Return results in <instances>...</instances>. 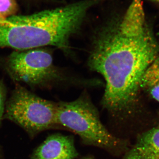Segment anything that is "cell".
I'll list each match as a JSON object with an SVG mask.
<instances>
[{
	"label": "cell",
	"mask_w": 159,
	"mask_h": 159,
	"mask_svg": "<svg viewBox=\"0 0 159 159\" xmlns=\"http://www.w3.org/2000/svg\"><path fill=\"white\" fill-rule=\"evenodd\" d=\"M159 55V39L146 22L141 1L132 0L123 16L95 34L89 65L105 80L101 104L118 127L130 125L142 113V77Z\"/></svg>",
	"instance_id": "1"
},
{
	"label": "cell",
	"mask_w": 159,
	"mask_h": 159,
	"mask_svg": "<svg viewBox=\"0 0 159 159\" xmlns=\"http://www.w3.org/2000/svg\"><path fill=\"white\" fill-rule=\"evenodd\" d=\"M91 5L87 0L28 15L8 18L0 26V48L14 51L54 46L65 53L70 51L71 37L78 32Z\"/></svg>",
	"instance_id": "2"
},
{
	"label": "cell",
	"mask_w": 159,
	"mask_h": 159,
	"mask_svg": "<svg viewBox=\"0 0 159 159\" xmlns=\"http://www.w3.org/2000/svg\"><path fill=\"white\" fill-rule=\"evenodd\" d=\"M56 125L77 134L84 145L114 156H123L130 146L127 139L115 135L103 125L97 107L85 94L70 102H57Z\"/></svg>",
	"instance_id": "3"
},
{
	"label": "cell",
	"mask_w": 159,
	"mask_h": 159,
	"mask_svg": "<svg viewBox=\"0 0 159 159\" xmlns=\"http://www.w3.org/2000/svg\"><path fill=\"white\" fill-rule=\"evenodd\" d=\"M57 102L43 99L17 84L7 100L4 119L23 129L33 139L43 131L56 128Z\"/></svg>",
	"instance_id": "4"
},
{
	"label": "cell",
	"mask_w": 159,
	"mask_h": 159,
	"mask_svg": "<svg viewBox=\"0 0 159 159\" xmlns=\"http://www.w3.org/2000/svg\"><path fill=\"white\" fill-rule=\"evenodd\" d=\"M2 64L13 81L32 88L49 87L61 78L52 52L46 47L14 51L4 58Z\"/></svg>",
	"instance_id": "5"
},
{
	"label": "cell",
	"mask_w": 159,
	"mask_h": 159,
	"mask_svg": "<svg viewBox=\"0 0 159 159\" xmlns=\"http://www.w3.org/2000/svg\"><path fill=\"white\" fill-rule=\"evenodd\" d=\"M78 155L73 136L55 133L34 149L30 159H75Z\"/></svg>",
	"instance_id": "6"
},
{
	"label": "cell",
	"mask_w": 159,
	"mask_h": 159,
	"mask_svg": "<svg viewBox=\"0 0 159 159\" xmlns=\"http://www.w3.org/2000/svg\"><path fill=\"white\" fill-rule=\"evenodd\" d=\"M122 159H159V127L140 134Z\"/></svg>",
	"instance_id": "7"
},
{
	"label": "cell",
	"mask_w": 159,
	"mask_h": 159,
	"mask_svg": "<svg viewBox=\"0 0 159 159\" xmlns=\"http://www.w3.org/2000/svg\"><path fill=\"white\" fill-rule=\"evenodd\" d=\"M141 89L159 102V55L145 70L141 81Z\"/></svg>",
	"instance_id": "8"
},
{
	"label": "cell",
	"mask_w": 159,
	"mask_h": 159,
	"mask_svg": "<svg viewBox=\"0 0 159 159\" xmlns=\"http://www.w3.org/2000/svg\"><path fill=\"white\" fill-rule=\"evenodd\" d=\"M19 6L16 0H0V15L8 18L17 15Z\"/></svg>",
	"instance_id": "9"
},
{
	"label": "cell",
	"mask_w": 159,
	"mask_h": 159,
	"mask_svg": "<svg viewBox=\"0 0 159 159\" xmlns=\"http://www.w3.org/2000/svg\"><path fill=\"white\" fill-rule=\"evenodd\" d=\"M7 90L4 82L0 80V126L4 119L5 107L7 99Z\"/></svg>",
	"instance_id": "10"
},
{
	"label": "cell",
	"mask_w": 159,
	"mask_h": 159,
	"mask_svg": "<svg viewBox=\"0 0 159 159\" xmlns=\"http://www.w3.org/2000/svg\"><path fill=\"white\" fill-rule=\"evenodd\" d=\"M9 23L8 18H6L0 15V26H4L8 25Z\"/></svg>",
	"instance_id": "11"
},
{
	"label": "cell",
	"mask_w": 159,
	"mask_h": 159,
	"mask_svg": "<svg viewBox=\"0 0 159 159\" xmlns=\"http://www.w3.org/2000/svg\"><path fill=\"white\" fill-rule=\"evenodd\" d=\"M80 159H95L94 157L92 156H88L83 157Z\"/></svg>",
	"instance_id": "12"
},
{
	"label": "cell",
	"mask_w": 159,
	"mask_h": 159,
	"mask_svg": "<svg viewBox=\"0 0 159 159\" xmlns=\"http://www.w3.org/2000/svg\"><path fill=\"white\" fill-rule=\"evenodd\" d=\"M24 1H26V2H35V1H39V0H24Z\"/></svg>",
	"instance_id": "13"
},
{
	"label": "cell",
	"mask_w": 159,
	"mask_h": 159,
	"mask_svg": "<svg viewBox=\"0 0 159 159\" xmlns=\"http://www.w3.org/2000/svg\"><path fill=\"white\" fill-rule=\"evenodd\" d=\"M134 1H143V0H134ZM153 1H154V0H153Z\"/></svg>",
	"instance_id": "14"
},
{
	"label": "cell",
	"mask_w": 159,
	"mask_h": 159,
	"mask_svg": "<svg viewBox=\"0 0 159 159\" xmlns=\"http://www.w3.org/2000/svg\"><path fill=\"white\" fill-rule=\"evenodd\" d=\"M154 1H156V2H157L159 3V0H154Z\"/></svg>",
	"instance_id": "15"
},
{
	"label": "cell",
	"mask_w": 159,
	"mask_h": 159,
	"mask_svg": "<svg viewBox=\"0 0 159 159\" xmlns=\"http://www.w3.org/2000/svg\"><path fill=\"white\" fill-rule=\"evenodd\" d=\"M157 126H158V127H159V122Z\"/></svg>",
	"instance_id": "16"
},
{
	"label": "cell",
	"mask_w": 159,
	"mask_h": 159,
	"mask_svg": "<svg viewBox=\"0 0 159 159\" xmlns=\"http://www.w3.org/2000/svg\"><path fill=\"white\" fill-rule=\"evenodd\" d=\"M158 34H159V33H158Z\"/></svg>",
	"instance_id": "17"
}]
</instances>
